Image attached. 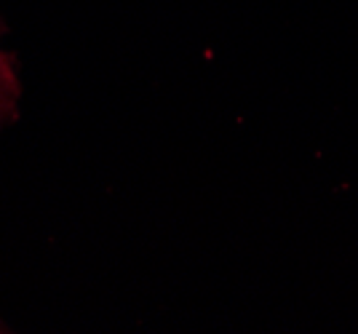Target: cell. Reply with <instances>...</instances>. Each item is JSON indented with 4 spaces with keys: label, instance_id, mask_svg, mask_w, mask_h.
<instances>
[{
    "label": "cell",
    "instance_id": "obj_1",
    "mask_svg": "<svg viewBox=\"0 0 358 334\" xmlns=\"http://www.w3.org/2000/svg\"><path fill=\"white\" fill-rule=\"evenodd\" d=\"M19 96V83H16V73L11 67L8 54L0 48V123L6 121L14 112V102Z\"/></svg>",
    "mask_w": 358,
    "mask_h": 334
}]
</instances>
